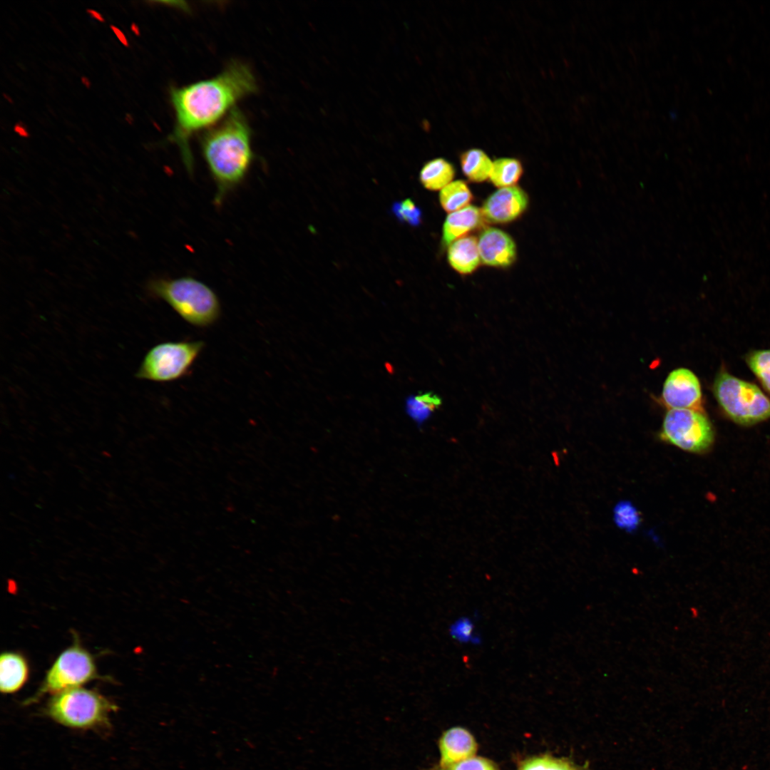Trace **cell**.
Wrapping results in <instances>:
<instances>
[{"mask_svg": "<svg viewBox=\"0 0 770 770\" xmlns=\"http://www.w3.org/2000/svg\"><path fill=\"white\" fill-rule=\"evenodd\" d=\"M257 88L256 78L250 66L235 60L215 77L170 88L175 125L168 139L178 146L189 174L192 175L194 170L190 145L191 138L215 125L235 108L239 101L256 93Z\"/></svg>", "mask_w": 770, "mask_h": 770, "instance_id": "6da1fadb", "label": "cell"}, {"mask_svg": "<svg viewBox=\"0 0 770 770\" xmlns=\"http://www.w3.org/2000/svg\"><path fill=\"white\" fill-rule=\"evenodd\" d=\"M200 149L215 185L214 204L220 206L243 183L255 160L252 131L245 114L234 108L203 133Z\"/></svg>", "mask_w": 770, "mask_h": 770, "instance_id": "7a4b0ae2", "label": "cell"}, {"mask_svg": "<svg viewBox=\"0 0 770 770\" xmlns=\"http://www.w3.org/2000/svg\"><path fill=\"white\" fill-rule=\"evenodd\" d=\"M149 294L165 301L187 323L198 328L215 324L221 315V304L215 291L190 276L151 279Z\"/></svg>", "mask_w": 770, "mask_h": 770, "instance_id": "3957f363", "label": "cell"}, {"mask_svg": "<svg viewBox=\"0 0 770 770\" xmlns=\"http://www.w3.org/2000/svg\"><path fill=\"white\" fill-rule=\"evenodd\" d=\"M118 707L98 691L82 687L52 694L43 709L55 722L78 730H108Z\"/></svg>", "mask_w": 770, "mask_h": 770, "instance_id": "277c9868", "label": "cell"}, {"mask_svg": "<svg viewBox=\"0 0 770 770\" xmlns=\"http://www.w3.org/2000/svg\"><path fill=\"white\" fill-rule=\"evenodd\" d=\"M714 395L724 414L741 426L770 419V399L754 384L721 371L713 385Z\"/></svg>", "mask_w": 770, "mask_h": 770, "instance_id": "5b68a950", "label": "cell"}, {"mask_svg": "<svg viewBox=\"0 0 770 770\" xmlns=\"http://www.w3.org/2000/svg\"><path fill=\"white\" fill-rule=\"evenodd\" d=\"M98 678L101 677L98 672L94 657L76 638L71 646L58 654L47 670L37 691L24 703L30 704L36 702L45 694H54L81 687Z\"/></svg>", "mask_w": 770, "mask_h": 770, "instance_id": "8992f818", "label": "cell"}, {"mask_svg": "<svg viewBox=\"0 0 770 770\" xmlns=\"http://www.w3.org/2000/svg\"><path fill=\"white\" fill-rule=\"evenodd\" d=\"M203 341L165 342L145 355L135 376L155 382H170L187 376L204 349Z\"/></svg>", "mask_w": 770, "mask_h": 770, "instance_id": "52a82bcc", "label": "cell"}, {"mask_svg": "<svg viewBox=\"0 0 770 770\" xmlns=\"http://www.w3.org/2000/svg\"><path fill=\"white\" fill-rule=\"evenodd\" d=\"M711 422L702 411L669 409L664 416L660 438L684 451L702 453L714 441Z\"/></svg>", "mask_w": 770, "mask_h": 770, "instance_id": "ba28073f", "label": "cell"}, {"mask_svg": "<svg viewBox=\"0 0 770 770\" xmlns=\"http://www.w3.org/2000/svg\"><path fill=\"white\" fill-rule=\"evenodd\" d=\"M662 400L669 409H692L703 412L701 385L689 369L679 368L666 378Z\"/></svg>", "mask_w": 770, "mask_h": 770, "instance_id": "9c48e42d", "label": "cell"}, {"mask_svg": "<svg viewBox=\"0 0 770 770\" xmlns=\"http://www.w3.org/2000/svg\"><path fill=\"white\" fill-rule=\"evenodd\" d=\"M528 204V195L520 188H502L486 199L481 212L483 218L490 222L506 223L518 217Z\"/></svg>", "mask_w": 770, "mask_h": 770, "instance_id": "30bf717a", "label": "cell"}, {"mask_svg": "<svg viewBox=\"0 0 770 770\" xmlns=\"http://www.w3.org/2000/svg\"><path fill=\"white\" fill-rule=\"evenodd\" d=\"M478 245L481 261L488 266L507 267L516 257V247L511 237L496 228L485 229Z\"/></svg>", "mask_w": 770, "mask_h": 770, "instance_id": "8fae6325", "label": "cell"}, {"mask_svg": "<svg viewBox=\"0 0 770 770\" xmlns=\"http://www.w3.org/2000/svg\"><path fill=\"white\" fill-rule=\"evenodd\" d=\"M441 765L445 768L474 756L477 745L473 736L465 729L453 727L440 739Z\"/></svg>", "mask_w": 770, "mask_h": 770, "instance_id": "7c38bea8", "label": "cell"}, {"mask_svg": "<svg viewBox=\"0 0 770 770\" xmlns=\"http://www.w3.org/2000/svg\"><path fill=\"white\" fill-rule=\"evenodd\" d=\"M29 663L24 655L6 651L0 657V689L2 693L12 694L20 690L28 681Z\"/></svg>", "mask_w": 770, "mask_h": 770, "instance_id": "4fadbf2b", "label": "cell"}, {"mask_svg": "<svg viewBox=\"0 0 770 770\" xmlns=\"http://www.w3.org/2000/svg\"><path fill=\"white\" fill-rule=\"evenodd\" d=\"M483 220V216L478 207L473 205L451 212L446 217L443 227V242L449 245L453 241L479 227Z\"/></svg>", "mask_w": 770, "mask_h": 770, "instance_id": "5bb4252c", "label": "cell"}, {"mask_svg": "<svg viewBox=\"0 0 770 770\" xmlns=\"http://www.w3.org/2000/svg\"><path fill=\"white\" fill-rule=\"evenodd\" d=\"M447 257L451 266L458 272H473L481 262L477 239L465 236L453 241L448 245Z\"/></svg>", "mask_w": 770, "mask_h": 770, "instance_id": "9a60e30c", "label": "cell"}, {"mask_svg": "<svg viewBox=\"0 0 770 770\" xmlns=\"http://www.w3.org/2000/svg\"><path fill=\"white\" fill-rule=\"evenodd\" d=\"M455 175V169L448 160L438 158L427 162L420 172L422 185L431 190H442Z\"/></svg>", "mask_w": 770, "mask_h": 770, "instance_id": "2e32d148", "label": "cell"}, {"mask_svg": "<svg viewBox=\"0 0 770 770\" xmlns=\"http://www.w3.org/2000/svg\"><path fill=\"white\" fill-rule=\"evenodd\" d=\"M493 163L488 155L481 149L471 148L461 153L460 163L463 174L471 180L481 183L488 178Z\"/></svg>", "mask_w": 770, "mask_h": 770, "instance_id": "e0dca14e", "label": "cell"}, {"mask_svg": "<svg viewBox=\"0 0 770 770\" xmlns=\"http://www.w3.org/2000/svg\"><path fill=\"white\" fill-rule=\"evenodd\" d=\"M523 173L521 163L515 158H502L493 163L490 175L492 183L500 188L514 186Z\"/></svg>", "mask_w": 770, "mask_h": 770, "instance_id": "ac0fdd59", "label": "cell"}, {"mask_svg": "<svg viewBox=\"0 0 770 770\" xmlns=\"http://www.w3.org/2000/svg\"><path fill=\"white\" fill-rule=\"evenodd\" d=\"M473 199V195L467 185L462 180L450 183L440 192L439 200L443 208L453 212L468 206Z\"/></svg>", "mask_w": 770, "mask_h": 770, "instance_id": "d6986e66", "label": "cell"}, {"mask_svg": "<svg viewBox=\"0 0 770 770\" xmlns=\"http://www.w3.org/2000/svg\"><path fill=\"white\" fill-rule=\"evenodd\" d=\"M441 404V399L433 393L426 392L410 396L406 400V411L416 423H422Z\"/></svg>", "mask_w": 770, "mask_h": 770, "instance_id": "ffe728a7", "label": "cell"}, {"mask_svg": "<svg viewBox=\"0 0 770 770\" xmlns=\"http://www.w3.org/2000/svg\"><path fill=\"white\" fill-rule=\"evenodd\" d=\"M746 361L762 386L770 394V349L753 351L746 356Z\"/></svg>", "mask_w": 770, "mask_h": 770, "instance_id": "44dd1931", "label": "cell"}, {"mask_svg": "<svg viewBox=\"0 0 770 770\" xmlns=\"http://www.w3.org/2000/svg\"><path fill=\"white\" fill-rule=\"evenodd\" d=\"M614 519L616 525L627 531L635 530L640 522V516L637 508L628 501H622L614 509Z\"/></svg>", "mask_w": 770, "mask_h": 770, "instance_id": "7402d4cb", "label": "cell"}, {"mask_svg": "<svg viewBox=\"0 0 770 770\" xmlns=\"http://www.w3.org/2000/svg\"><path fill=\"white\" fill-rule=\"evenodd\" d=\"M391 210L401 222L416 227L421 222L422 212L420 208L410 199L395 202Z\"/></svg>", "mask_w": 770, "mask_h": 770, "instance_id": "603a6c76", "label": "cell"}, {"mask_svg": "<svg viewBox=\"0 0 770 770\" xmlns=\"http://www.w3.org/2000/svg\"><path fill=\"white\" fill-rule=\"evenodd\" d=\"M520 770H577L570 764L548 756H541L526 761Z\"/></svg>", "mask_w": 770, "mask_h": 770, "instance_id": "cb8c5ba5", "label": "cell"}, {"mask_svg": "<svg viewBox=\"0 0 770 770\" xmlns=\"http://www.w3.org/2000/svg\"><path fill=\"white\" fill-rule=\"evenodd\" d=\"M446 769L447 770H496L487 759L476 756L453 764Z\"/></svg>", "mask_w": 770, "mask_h": 770, "instance_id": "d4e9b609", "label": "cell"}, {"mask_svg": "<svg viewBox=\"0 0 770 770\" xmlns=\"http://www.w3.org/2000/svg\"><path fill=\"white\" fill-rule=\"evenodd\" d=\"M472 626L469 622H458L456 624L453 635L459 639H468L471 635Z\"/></svg>", "mask_w": 770, "mask_h": 770, "instance_id": "484cf974", "label": "cell"}, {"mask_svg": "<svg viewBox=\"0 0 770 770\" xmlns=\"http://www.w3.org/2000/svg\"><path fill=\"white\" fill-rule=\"evenodd\" d=\"M110 28L113 34L115 35L118 41L125 47L129 46L128 40L125 34L118 27L115 25H111Z\"/></svg>", "mask_w": 770, "mask_h": 770, "instance_id": "4316f807", "label": "cell"}, {"mask_svg": "<svg viewBox=\"0 0 770 770\" xmlns=\"http://www.w3.org/2000/svg\"><path fill=\"white\" fill-rule=\"evenodd\" d=\"M14 130L21 137L28 138L29 136V133L22 123H16L14 127Z\"/></svg>", "mask_w": 770, "mask_h": 770, "instance_id": "83f0119b", "label": "cell"}, {"mask_svg": "<svg viewBox=\"0 0 770 770\" xmlns=\"http://www.w3.org/2000/svg\"><path fill=\"white\" fill-rule=\"evenodd\" d=\"M86 12L91 16V17H92L93 19L97 20L98 21H100V22H104L105 21V19H104L103 16L98 11H96V10L92 9H88L86 10Z\"/></svg>", "mask_w": 770, "mask_h": 770, "instance_id": "f1b7e54d", "label": "cell"}, {"mask_svg": "<svg viewBox=\"0 0 770 770\" xmlns=\"http://www.w3.org/2000/svg\"><path fill=\"white\" fill-rule=\"evenodd\" d=\"M81 81L82 84H83V86H85V87H86V88H91V81H90V80H89V78H88V77H86V76H81Z\"/></svg>", "mask_w": 770, "mask_h": 770, "instance_id": "f546056e", "label": "cell"}, {"mask_svg": "<svg viewBox=\"0 0 770 770\" xmlns=\"http://www.w3.org/2000/svg\"><path fill=\"white\" fill-rule=\"evenodd\" d=\"M130 30L135 34V35H136V36L140 35L139 28H138V25L136 24H135L134 22L132 23L131 25H130Z\"/></svg>", "mask_w": 770, "mask_h": 770, "instance_id": "4dcf8cb0", "label": "cell"}, {"mask_svg": "<svg viewBox=\"0 0 770 770\" xmlns=\"http://www.w3.org/2000/svg\"><path fill=\"white\" fill-rule=\"evenodd\" d=\"M125 120H126V122H127V123H128V124L131 125V124L133 123V117H132L131 114H130V113H127V114H125Z\"/></svg>", "mask_w": 770, "mask_h": 770, "instance_id": "1f68e13d", "label": "cell"}, {"mask_svg": "<svg viewBox=\"0 0 770 770\" xmlns=\"http://www.w3.org/2000/svg\"><path fill=\"white\" fill-rule=\"evenodd\" d=\"M3 96H4V99L6 101H7L9 103H14V101H13L12 98L10 96H9L7 93H4Z\"/></svg>", "mask_w": 770, "mask_h": 770, "instance_id": "d6a6232c", "label": "cell"}]
</instances>
